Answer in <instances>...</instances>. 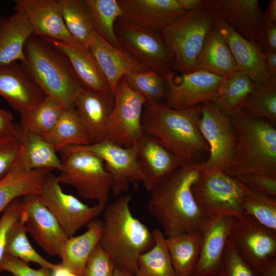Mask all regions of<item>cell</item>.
Here are the masks:
<instances>
[{
  "label": "cell",
  "instance_id": "cell-1",
  "mask_svg": "<svg viewBox=\"0 0 276 276\" xmlns=\"http://www.w3.org/2000/svg\"><path fill=\"white\" fill-rule=\"evenodd\" d=\"M202 162L183 163L150 192L148 211L166 237L200 231L209 219L198 206L192 190L202 172Z\"/></svg>",
  "mask_w": 276,
  "mask_h": 276
},
{
  "label": "cell",
  "instance_id": "cell-2",
  "mask_svg": "<svg viewBox=\"0 0 276 276\" xmlns=\"http://www.w3.org/2000/svg\"><path fill=\"white\" fill-rule=\"evenodd\" d=\"M200 105L176 109L146 102L142 124L144 134L157 139L185 163L202 162L209 146L199 129Z\"/></svg>",
  "mask_w": 276,
  "mask_h": 276
},
{
  "label": "cell",
  "instance_id": "cell-3",
  "mask_svg": "<svg viewBox=\"0 0 276 276\" xmlns=\"http://www.w3.org/2000/svg\"><path fill=\"white\" fill-rule=\"evenodd\" d=\"M132 193L118 196L106 204L103 213V232L99 244L116 267L134 275L139 256L154 244L152 232L136 218L130 208Z\"/></svg>",
  "mask_w": 276,
  "mask_h": 276
},
{
  "label": "cell",
  "instance_id": "cell-4",
  "mask_svg": "<svg viewBox=\"0 0 276 276\" xmlns=\"http://www.w3.org/2000/svg\"><path fill=\"white\" fill-rule=\"evenodd\" d=\"M24 56L21 67L45 96L65 108H74L83 87L65 55L45 39L32 35L25 45Z\"/></svg>",
  "mask_w": 276,
  "mask_h": 276
},
{
  "label": "cell",
  "instance_id": "cell-5",
  "mask_svg": "<svg viewBox=\"0 0 276 276\" xmlns=\"http://www.w3.org/2000/svg\"><path fill=\"white\" fill-rule=\"evenodd\" d=\"M237 138L233 160L225 174H256L276 178V129L262 119L245 115L241 109L229 114Z\"/></svg>",
  "mask_w": 276,
  "mask_h": 276
},
{
  "label": "cell",
  "instance_id": "cell-6",
  "mask_svg": "<svg viewBox=\"0 0 276 276\" xmlns=\"http://www.w3.org/2000/svg\"><path fill=\"white\" fill-rule=\"evenodd\" d=\"M61 167L57 176L60 184L75 189L82 198L106 205L111 191V181L103 160L74 146L59 152Z\"/></svg>",
  "mask_w": 276,
  "mask_h": 276
},
{
  "label": "cell",
  "instance_id": "cell-7",
  "mask_svg": "<svg viewBox=\"0 0 276 276\" xmlns=\"http://www.w3.org/2000/svg\"><path fill=\"white\" fill-rule=\"evenodd\" d=\"M214 25V16L201 10L185 13L160 31L174 55L172 71H194L206 37Z\"/></svg>",
  "mask_w": 276,
  "mask_h": 276
},
{
  "label": "cell",
  "instance_id": "cell-8",
  "mask_svg": "<svg viewBox=\"0 0 276 276\" xmlns=\"http://www.w3.org/2000/svg\"><path fill=\"white\" fill-rule=\"evenodd\" d=\"M192 190L198 206L208 218L220 215L238 218L244 215V185L235 177L219 171H202Z\"/></svg>",
  "mask_w": 276,
  "mask_h": 276
},
{
  "label": "cell",
  "instance_id": "cell-9",
  "mask_svg": "<svg viewBox=\"0 0 276 276\" xmlns=\"http://www.w3.org/2000/svg\"><path fill=\"white\" fill-rule=\"evenodd\" d=\"M114 30L121 47L145 68L164 77L172 71L174 55L160 32L120 20Z\"/></svg>",
  "mask_w": 276,
  "mask_h": 276
},
{
  "label": "cell",
  "instance_id": "cell-10",
  "mask_svg": "<svg viewBox=\"0 0 276 276\" xmlns=\"http://www.w3.org/2000/svg\"><path fill=\"white\" fill-rule=\"evenodd\" d=\"M199 129L209 147L202 171L225 173L234 156L237 138L229 115L214 102L200 105Z\"/></svg>",
  "mask_w": 276,
  "mask_h": 276
},
{
  "label": "cell",
  "instance_id": "cell-11",
  "mask_svg": "<svg viewBox=\"0 0 276 276\" xmlns=\"http://www.w3.org/2000/svg\"><path fill=\"white\" fill-rule=\"evenodd\" d=\"M228 241L238 255L260 274L276 261V232L250 216L235 218Z\"/></svg>",
  "mask_w": 276,
  "mask_h": 276
},
{
  "label": "cell",
  "instance_id": "cell-12",
  "mask_svg": "<svg viewBox=\"0 0 276 276\" xmlns=\"http://www.w3.org/2000/svg\"><path fill=\"white\" fill-rule=\"evenodd\" d=\"M113 99L105 139L123 147H132L144 134L142 118L147 100L129 85L124 77L119 82Z\"/></svg>",
  "mask_w": 276,
  "mask_h": 276
},
{
  "label": "cell",
  "instance_id": "cell-13",
  "mask_svg": "<svg viewBox=\"0 0 276 276\" xmlns=\"http://www.w3.org/2000/svg\"><path fill=\"white\" fill-rule=\"evenodd\" d=\"M69 237L103 213L106 205L88 206L62 190L57 176L51 172L45 176L39 194Z\"/></svg>",
  "mask_w": 276,
  "mask_h": 276
},
{
  "label": "cell",
  "instance_id": "cell-14",
  "mask_svg": "<svg viewBox=\"0 0 276 276\" xmlns=\"http://www.w3.org/2000/svg\"><path fill=\"white\" fill-rule=\"evenodd\" d=\"M223 78L203 71L179 74L170 72L165 77L166 105L183 109L203 103L214 102Z\"/></svg>",
  "mask_w": 276,
  "mask_h": 276
},
{
  "label": "cell",
  "instance_id": "cell-15",
  "mask_svg": "<svg viewBox=\"0 0 276 276\" xmlns=\"http://www.w3.org/2000/svg\"><path fill=\"white\" fill-rule=\"evenodd\" d=\"M74 146L91 153L103 160L111 178V192L114 196L126 193L131 184L143 181L136 145L123 147L105 139L96 143Z\"/></svg>",
  "mask_w": 276,
  "mask_h": 276
},
{
  "label": "cell",
  "instance_id": "cell-16",
  "mask_svg": "<svg viewBox=\"0 0 276 276\" xmlns=\"http://www.w3.org/2000/svg\"><path fill=\"white\" fill-rule=\"evenodd\" d=\"M26 230L48 255L60 258L69 237L42 201L39 194L22 197Z\"/></svg>",
  "mask_w": 276,
  "mask_h": 276
},
{
  "label": "cell",
  "instance_id": "cell-17",
  "mask_svg": "<svg viewBox=\"0 0 276 276\" xmlns=\"http://www.w3.org/2000/svg\"><path fill=\"white\" fill-rule=\"evenodd\" d=\"M203 4L204 11L222 18L262 49L265 25L258 0H203Z\"/></svg>",
  "mask_w": 276,
  "mask_h": 276
},
{
  "label": "cell",
  "instance_id": "cell-18",
  "mask_svg": "<svg viewBox=\"0 0 276 276\" xmlns=\"http://www.w3.org/2000/svg\"><path fill=\"white\" fill-rule=\"evenodd\" d=\"M15 12L24 14L33 35L61 42L79 43L65 25L60 0H15Z\"/></svg>",
  "mask_w": 276,
  "mask_h": 276
},
{
  "label": "cell",
  "instance_id": "cell-19",
  "mask_svg": "<svg viewBox=\"0 0 276 276\" xmlns=\"http://www.w3.org/2000/svg\"><path fill=\"white\" fill-rule=\"evenodd\" d=\"M235 217L220 215L209 218L200 232L199 255L191 276H217Z\"/></svg>",
  "mask_w": 276,
  "mask_h": 276
},
{
  "label": "cell",
  "instance_id": "cell-20",
  "mask_svg": "<svg viewBox=\"0 0 276 276\" xmlns=\"http://www.w3.org/2000/svg\"><path fill=\"white\" fill-rule=\"evenodd\" d=\"M215 17V25L228 44L238 71L257 84L267 82L268 74L262 49L246 39L222 18Z\"/></svg>",
  "mask_w": 276,
  "mask_h": 276
},
{
  "label": "cell",
  "instance_id": "cell-21",
  "mask_svg": "<svg viewBox=\"0 0 276 276\" xmlns=\"http://www.w3.org/2000/svg\"><path fill=\"white\" fill-rule=\"evenodd\" d=\"M122 13L118 19L160 32L187 13L177 0H118Z\"/></svg>",
  "mask_w": 276,
  "mask_h": 276
},
{
  "label": "cell",
  "instance_id": "cell-22",
  "mask_svg": "<svg viewBox=\"0 0 276 276\" xmlns=\"http://www.w3.org/2000/svg\"><path fill=\"white\" fill-rule=\"evenodd\" d=\"M0 96L20 116L32 111L46 97L17 62L0 65Z\"/></svg>",
  "mask_w": 276,
  "mask_h": 276
},
{
  "label": "cell",
  "instance_id": "cell-23",
  "mask_svg": "<svg viewBox=\"0 0 276 276\" xmlns=\"http://www.w3.org/2000/svg\"><path fill=\"white\" fill-rule=\"evenodd\" d=\"M137 146V159L147 192L164 180L183 163L155 138L144 134Z\"/></svg>",
  "mask_w": 276,
  "mask_h": 276
},
{
  "label": "cell",
  "instance_id": "cell-24",
  "mask_svg": "<svg viewBox=\"0 0 276 276\" xmlns=\"http://www.w3.org/2000/svg\"><path fill=\"white\" fill-rule=\"evenodd\" d=\"M113 104L112 96L83 87L74 102V108L91 144L106 137L109 117Z\"/></svg>",
  "mask_w": 276,
  "mask_h": 276
},
{
  "label": "cell",
  "instance_id": "cell-25",
  "mask_svg": "<svg viewBox=\"0 0 276 276\" xmlns=\"http://www.w3.org/2000/svg\"><path fill=\"white\" fill-rule=\"evenodd\" d=\"M88 49L97 61L112 96L123 77L147 70L123 49L114 47L97 33Z\"/></svg>",
  "mask_w": 276,
  "mask_h": 276
},
{
  "label": "cell",
  "instance_id": "cell-26",
  "mask_svg": "<svg viewBox=\"0 0 276 276\" xmlns=\"http://www.w3.org/2000/svg\"><path fill=\"white\" fill-rule=\"evenodd\" d=\"M45 39L65 55L84 88L104 95L112 96L107 82L88 49L80 43H68Z\"/></svg>",
  "mask_w": 276,
  "mask_h": 276
},
{
  "label": "cell",
  "instance_id": "cell-27",
  "mask_svg": "<svg viewBox=\"0 0 276 276\" xmlns=\"http://www.w3.org/2000/svg\"><path fill=\"white\" fill-rule=\"evenodd\" d=\"M48 169H30L20 152L8 174L0 180V213L14 200L30 194H40Z\"/></svg>",
  "mask_w": 276,
  "mask_h": 276
},
{
  "label": "cell",
  "instance_id": "cell-28",
  "mask_svg": "<svg viewBox=\"0 0 276 276\" xmlns=\"http://www.w3.org/2000/svg\"><path fill=\"white\" fill-rule=\"evenodd\" d=\"M32 35V28L22 13L0 17V65L22 61L25 45Z\"/></svg>",
  "mask_w": 276,
  "mask_h": 276
},
{
  "label": "cell",
  "instance_id": "cell-29",
  "mask_svg": "<svg viewBox=\"0 0 276 276\" xmlns=\"http://www.w3.org/2000/svg\"><path fill=\"white\" fill-rule=\"evenodd\" d=\"M194 71L207 72L222 78L238 71L227 42L215 25L206 37Z\"/></svg>",
  "mask_w": 276,
  "mask_h": 276
},
{
  "label": "cell",
  "instance_id": "cell-30",
  "mask_svg": "<svg viewBox=\"0 0 276 276\" xmlns=\"http://www.w3.org/2000/svg\"><path fill=\"white\" fill-rule=\"evenodd\" d=\"M86 226L83 234L68 238L60 257L61 263L79 276L99 244L103 232V221L99 219H94Z\"/></svg>",
  "mask_w": 276,
  "mask_h": 276
},
{
  "label": "cell",
  "instance_id": "cell-31",
  "mask_svg": "<svg viewBox=\"0 0 276 276\" xmlns=\"http://www.w3.org/2000/svg\"><path fill=\"white\" fill-rule=\"evenodd\" d=\"M15 136L20 145L24 160L29 169L60 170L61 158L43 137L26 131L16 124Z\"/></svg>",
  "mask_w": 276,
  "mask_h": 276
},
{
  "label": "cell",
  "instance_id": "cell-32",
  "mask_svg": "<svg viewBox=\"0 0 276 276\" xmlns=\"http://www.w3.org/2000/svg\"><path fill=\"white\" fill-rule=\"evenodd\" d=\"M166 245L178 276H191L201 244L199 231L166 237Z\"/></svg>",
  "mask_w": 276,
  "mask_h": 276
},
{
  "label": "cell",
  "instance_id": "cell-33",
  "mask_svg": "<svg viewBox=\"0 0 276 276\" xmlns=\"http://www.w3.org/2000/svg\"><path fill=\"white\" fill-rule=\"evenodd\" d=\"M62 15L70 34L88 48L96 33L90 10L85 0H60Z\"/></svg>",
  "mask_w": 276,
  "mask_h": 276
},
{
  "label": "cell",
  "instance_id": "cell-34",
  "mask_svg": "<svg viewBox=\"0 0 276 276\" xmlns=\"http://www.w3.org/2000/svg\"><path fill=\"white\" fill-rule=\"evenodd\" d=\"M44 138L56 152L70 146L91 144L74 108H65L55 125Z\"/></svg>",
  "mask_w": 276,
  "mask_h": 276
},
{
  "label": "cell",
  "instance_id": "cell-35",
  "mask_svg": "<svg viewBox=\"0 0 276 276\" xmlns=\"http://www.w3.org/2000/svg\"><path fill=\"white\" fill-rule=\"evenodd\" d=\"M154 244L141 254L134 276H178L166 243V236L159 229L153 231Z\"/></svg>",
  "mask_w": 276,
  "mask_h": 276
},
{
  "label": "cell",
  "instance_id": "cell-36",
  "mask_svg": "<svg viewBox=\"0 0 276 276\" xmlns=\"http://www.w3.org/2000/svg\"><path fill=\"white\" fill-rule=\"evenodd\" d=\"M257 85L246 75L237 71L222 78L218 85L217 97L214 103L229 115L234 111L241 109L246 99Z\"/></svg>",
  "mask_w": 276,
  "mask_h": 276
},
{
  "label": "cell",
  "instance_id": "cell-37",
  "mask_svg": "<svg viewBox=\"0 0 276 276\" xmlns=\"http://www.w3.org/2000/svg\"><path fill=\"white\" fill-rule=\"evenodd\" d=\"M247 117L262 119L273 125L276 123V77L257 84L241 108Z\"/></svg>",
  "mask_w": 276,
  "mask_h": 276
},
{
  "label": "cell",
  "instance_id": "cell-38",
  "mask_svg": "<svg viewBox=\"0 0 276 276\" xmlns=\"http://www.w3.org/2000/svg\"><path fill=\"white\" fill-rule=\"evenodd\" d=\"M93 20L96 33L115 48L122 49L114 30V25L122 11L118 0H85Z\"/></svg>",
  "mask_w": 276,
  "mask_h": 276
},
{
  "label": "cell",
  "instance_id": "cell-39",
  "mask_svg": "<svg viewBox=\"0 0 276 276\" xmlns=\"http://www.w3.org/2000/svg\"><path fill=\"white\" fill-rule=\"evenodd\" d=\"M65 108L56 100L46 96L34 109L20 116L19 126L44 137L53 129Z\"/></svg>",
  "mask_w": 276,
  "mask_h": 276
},
{
  "label": "cell",
  "instance_id": "cell-40",
  "mask_svg": "<svg viewBox=\"0 0 276 276\" xmlns=\"http://www.w3.org/2000/svg\"><path fill=\"white\" fill-rule=\"evenodd\" d=\"M22 214L9 234L5 255L16 258L27 263L33 262L38 264L40 267L51 269L54 264L42 257L30 243Z\"/></svg>",
  "mask_w": 276,
  "mask_h": 276
},
{
  "label": "cell",
  "instance_id": "cell-41",
  "mask_svg": "<svg viewBox=\"0 0 276 276\" xmlns=\"http://www.w3.org/2000/svg\"><path fill=\"white\" fill-rule=\"evenodd\" d=\"M244 188L242 207L244 215L252 217L265 227L276 232V199L244 185Z\"/></svg>",
  "mask_w": 276,
  "mask_h": 276
},
{
  "label": "cell",
  "instance_id": "cell-42",
  "mask_svg": "<svg viewBox=\"0 0 276 276\" xmlns=\"http://www.w3.org/2000/svg\"><path fill=\"white\" fill-rule=\"evenodd\" d=\"M129 85L143 96L147 102L158 103L165 99L167 85L165 77L153 71L146 70L124 77Z\"/></svg>",
  "mask_w": 276,
  "mask_h": 276
},
{
  "label": "cell",
  "instance_id": "cell-43",
  "mask_svg": "<svg viewBox=\"0 0 276 276\" xmlns=\"http://www.w3.org/2000/svg\"><path fill=\"white\" fill-rule=\"evenodd\" d=\"M217 276H261L236 252L227 241L221 266Z\"/></svg>",
  "mask_w": 276,
  "mask_h": 276
},
{
  "label": "cell",
  "instance_id": "cell-44",
  "mask_svg": "<svg viewBox=\"0 0 276 276\" xmlns=\"http://www.w3.org/2000/svg\"><path fill=\"white\" fill-rule=\"evenodd\" d=\"M22 197L12 201L3 211L0 217V264L5 255L9 234L12 227L20 219L23 211Z\"/></svg>",
  "mask_w": 276,
  "mask_h": 276
},
{
  "label": "cell",
  "instance_id": "cell-45",
  "mask_svg": "<svg viewBox=\"0 0 276 276\" xmlns=\"http://www.w3.org/2000/svg\"><path fill=\"white\" fill-rule=\"evenodd\" d=\"M116 266L99 244L87 261L80 276H114Z\"/></svg>",
  "mask_w": 276,
  "mask_h": 276
},
{
  "label": "cell",
  "instance_id": "cell-46",
  "mask_svg": "<svg viewBox=\"0 0 276 276\" xmlns=\"http://www.w3.org/2000/svg\"><path fill=\"white\" fill-rule=\"evenodd\" d=\"M20 150V145L15 136L0 137V180L12 168Z\"/></svg>",
  "mask_w": 276,
  "mask_h": 276
},
{
  "label": "cell",
  "instance_id": "cell-47",
  "mask_svg": "<svg viewBox=\"0 0 276 276\" xmlns=\"http://www.w3.org/2000/svg\"><path fill=\"white\" fill-rule=\"evenodd\" d=\"M234 177L249 189L276 198V178L248 173Z\"/></svg>",
  "mask_w": 276,
  "mask_h": 276
},
{
  "label": "cell",
  "instance_id": "cell-48",
  "mask_svg": "<svg viewBox=\"0 0 276 276\" xmlns=\"http://www.w3.org/2000/svg\"><path fill=\"white\" fill-rule=\"evenodd\" d=\"M50 269L32 268L28 263L7 255L4 256L0 264L1 272L7 271L13 276H50Z\"/></svg>",
  "mask_w": 276,
  "mask_h": 276
},
{
  "label": "cell",
  "instance_id": "cell-49",
  "mask_svg": "<svg viewBox=\"0 0 276 276\" xmlns=\"http://www.w3.org/2000/svg\"><path fill=\"white\" fill-rule=\"evenodd\" d=\"M13 119L9 111L0 107V137L15 136V124Z\"/></svg>",
  "mask_w": 276,
  "mask_h": 276
},
{
  "label": "cell",
  "instance_id": "cell-50",
  "mask_svg": "<svg viewBox=\"0 0 276 276\" xmlns=\"http://www.w3.org/2000/svg\"><path fill=\"white\" fill-rule=\"evenodd\" d=\"M262 50L264 52L276 51V24L265 25Z\"/></svg>",
  "mask_w": 276,
  "mask_h": 276
},
{
  "label": "cell",
  "instance_id": "cell-51",
  "mask_svg": "<svg viewBox=\"0 0 276 276\" xmlns=\"http://www.w3.org/2000/svg\"><path fill=\"white\" fill-rule=\"evenodd\" d=\"M180 7L186 12L203 10V0H177Z\"/></svg>",
  "mask_w": 276,
  "mask_h": 276
},
{
  "label": "cell",
  "instance_id": "cell-52",
  "mask_svg": "<svg viewBox=\"0 0 276 276\" xmlns=\"http://www.w3.org/2000/svg\"><path fill=\"white\" fill-rule=\"evenodd\" d=\"M264 25L276 24V1H269L267 8L263 14Z\"/></svg>",
  "mask_w": 276,
  "mask_h": 276
},
{
  "label": "cell",
  "instance_id": "cell-53",
  "mask_svg": "<svg viewBox=\"0 0 276 276\" xmlns=\"http://www.w3.org/2000/svg\"><path fill=\"white\" fill-rule=\"evenodd\" d=\"M50 276H79L68 267L61 263L54 264L50 269Z\"/></svg>",
  "mask_w": 276,
  "mask_h": 276
},
{
  "label": "cell",
  "instance_id": "cell-54",
  "mask_svg": "<svg viewBox=\"0 0 276 276\" xmlns=\"http://www.w3.org/2000/svg\"><path fill=\"white\" fill-rule=\"evenodd\" d=\"M265 62L270 77H276V51H265Z\"/></svg>",
  "mask_w": 276,
  "mask_h": 276
},
{
  "label": "cell",
  "instance_id": "cell-55",
  "mask_svg": "<svg viewBox=\"0 0 276 276\" xmlns=\"http://www.w3.org/2000/svg\"><path fill=\"white\" fill-rule=\"evenodd\" d=\"M260 274L261 276H276V261L272 263Z\"/></svg>",
  "mask_w": 276,
  "mask_h": 276
},
{
  "label": "cell",
  "instance_id": "cell-56",
  "mask_svg": "<svg viewBox=\"0 0 276 276\" xmlns=\"http://www.w3.org/2000/svg\"><path fill=\"white\" fill-rule=\"evenodd\" d=\"M114 276H134V275L126 269L116 267Z\"/></svg>",
  "mask_w": 276,
  "mask_h": 276
},
{
  "label": "cell",
  "instance_id": "cell-57",
  "mask_svg": "<svg viewBox=\"0 0 276 276\" xmlns=\"http://www.w3.org/2000/svg\"><path fill=\"white\" fill-rule=\"evenodd\" d=\"M1 17V16H0Z\"/></svg>",
  "mask_w": 276,
  "mask_h": 276
}]
</instances>
